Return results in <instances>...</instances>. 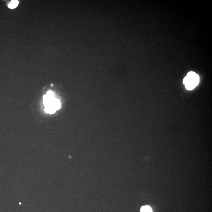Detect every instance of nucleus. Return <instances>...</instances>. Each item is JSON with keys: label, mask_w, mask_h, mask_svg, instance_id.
Segmentation results:
<instances>
[{"label": "nucleus", "mask_w": 212, "mask_h": 212, "mask_svg": "<svg viewBox=\"0 0 212 212\" xmlns=\"http://www.w3.org/2000/svg\"><path fill=\"white\" fill-rule=\"evenodd\" d=\"M141 212H152V209L150 206H143L141 209Z\"/></svg>", "instance_id": "4"}, {"label": "nucleus", "mask_w": 212, "mask_h": 212, "mask_svg": "<svg viewBox=\"0 0 212 212\" xmlns=\"http://www.w3.org/2000/svg\"><path fill=\"white\" fill-rule=\"evenodd\" d=\"M200 77L198 75L193 72H190L187 74L184 78L183 83L185 85L187 89L191 91L194 89L198 84Z\"/></svg>", "instance_id": "1"}, {"label": "nucleus", "mask_w": 212, "mask_h": 212, "mask_svg": "<svg viewBox=\"0 0 212 212\" xmlns=\"http://www.w3.org/2000/svg\"><path fill=\"white\" fill-rule=\"evenodd\" d=\"M46 96L48 99H51L55 98H54V95L53 94L52 91H49L47 92Z\"/></svg>", "instance_id": "6"}, {"label": "nucleus", "mask_w": 212, "mask_h": 212, "mask_svg": "<svg viewBox=\"0 0 212 212\" xmlns=\"http://www.w3.org/2000/svg\"><path fill=\"white\" fill-rule=\"evenodd\" d=\"M19 3V1L18 0H12L10 3L8 4V7L9 8H15L17 6Z\"/></svg>", "instance_id": "3"}, {"label": "nucleus", "mask_w": 212, "mask_h": 212, "mask_svg": "<svg viewBox=\"0 0 212 212\" xmlns=\"http://www.w3.org/2000/svg\"><path fill=\"white\" fill-rule=\"evenodd\" d=\"M56 110L54 109V108H49V107H47L45 108V111L47 113L52 114L54 113V112H55Z\"/></svg>", "instance_id": "5"}, {"label": "nucleus", "mask_w": 212, "mask_h": 212, "mask_svg": "<svg viewBox=\"0 0 212 212\" xmlns=\"http://www.w3.org/2000/svg\"><path fill=\"white\" fill-rule=\"evenodd\" d=\"M53 105L55 110H58L61 107L60 102L58 99L55 98L53 101Z\"/></svg>", "instance_id": "2"}]
</instances>
